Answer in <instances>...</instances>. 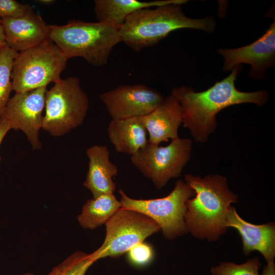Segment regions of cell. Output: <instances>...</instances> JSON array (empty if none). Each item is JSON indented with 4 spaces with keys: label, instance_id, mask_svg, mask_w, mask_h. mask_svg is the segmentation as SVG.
I'll use <instances>...</instances> for the list:
<instances>
[{
    "label": "cell",
    "instance_id": "cell-1",
    "mask_svg": "<svg viewBox=\"0 0 275 275\" xmlns=\"http://www.w3.org/2000/svg\"><path fill=\"white\" fill-rule=\"evenodd\" d=\"M241 69V65L236 66L229 76L202 92H195L191 88L185 86L172 90L171 95L181 106L182 123L190 130L196 142L204 143L207 141L216 128V115L222 109L250 102L261 106L268 101L269 93L267 91L243 92L235 88V81Z\"/></svg>",
    "mask_w": 275,
    "mask_h": 275
},
{
    "label": "cell",
    "instance_id": "cell-2",
    "mask_svg": "<svg viewBox=\"0 0 275 275\" xmlns=\"http://www.w3.org/2000/svg\"><path fill=\"white\" fill-rule=\"evenodd\" d=\"M185 181L195 191V197L186 202L187 232L196 238L218 240L226 231L227 214L238 196L230 190L226 178L219 175L201 178L186 174Z\"/></svg>",
    "mask_w": 275,
    "mask_h": 275
},
{
    "label": "cell",
    "instance_id": "cell-3",
    "mask_svg": "<svg viewBox=\"0 0 275 275\" xmlns=\"http://www.w3.org/2000/svg\"><path fill=\"white\" fill-rule=\"evenodd\" d=\"M181 3H171L155 8H144L127 16L120 26L122 42L135 51L151 47L173 31L195 29L212 33L215 21L211 16L193 19L185 16Z\"/></svg>",
    "mask_w": 275,
    "mask_h": 275
},
{
    "label": "cell",
    "instance_id": "cell-4",
    "mask_svg": "<svg viewBox=\"0 0 275 275\" xmlns=\"http://www.w3.org/2000/svg\"><path fill=\"white\" fill-rule=\"evenodd\" d=\"M49 25V39L68 60L80 57L95 67L105 65L114 47L122 42L120 26L109 23L71 20Z\"/></svg>",
    "mask_w": 275,
    "mask_h": 275
},
{
    "label": "cell",
    "instance_id": "cell-5",
    "mask_svg": "<svg viewBox=\"0 0 275 275\" xmlns=\"http://www.w3.org/2000/svg\"><path fill=\"white\" fill-rule=\"evenodd\" d=\"M68 60L50 39L17 52L11 74L12 90L21 93L56 82Z\"/></svg>",
    "mask_w": 275,
    "mask_h": 275
},
{
    "label": "cell",
    "instance_id": "cell-6",
    "mask_svg": "<svg viewBox=\"0 0 275 275\" xmlns=\"http://www.w3.org/2000/svg\"><path fill=\"white\" fill-rule=\"evenodd\" d=\"M89 108L79 78H60L46 91L42 128L54 136L64 135L83 123Z\"/></svg>",
    "mask_w": 275,
    "mask_h": 275
},
{
    "label": "cell",
    "instance_id": "cell-7",
    "mask_svg": "<svg viewBox=\"0 0 275 275\" xmlns=\"http://www.w3.org/2000/svg\"><path fill=\"white\" fill-rule=\"evenodd\" d=\"M119 193L122 208L138 211L152 218L167 239H173L187 232L185 224L186 202L195 196V191L185 182L177 180L171 193L161 198L135 199L121 189Z\"/></svg>",
    "mask_w": 275,
    "mask_h": 275
},
{
    "label": "cell",
    "instance_id": "cell-8",
    "mask_svg": "<svg viewBox=\"0 0 275 275\" xmlns=\"http://www.w3.org/2000/svg\"><path fill=\"white\" fill-rule=\"evenodd\" d=\"M192 148L189 139L177 138L166 147L149 142L130 156L132 164L160 189L173 178L180 176L189 161Z\"/></svg>",
    "mask_w": 275,
    "mask_h": 275
},
{
    "label": "cell",
    "instance_id": "cell-9",
    "mask_svg": "<svg viewBox=\"0 0 275 275\" xmlns=\"http://www.w3.org/2000/svg\"><path fill=\"white\" fill-rule=\"evenodd\" d=\"M102 244L90 254L95 262L106 257H118L160 230L152 218L138 211L121 208L106 223Z\"/></svg>",
    "mask_w": 275,
    "mask_h": 275
},
{
    "label": "cell",
    "instance_id": "cell-10",
    "mask_svg": "<svg viewBox=\"0 0 275 275\" xmlns=\"http://www.w3.org/2000/svg\"><path fill=\"white\" fill-rule=\"evenodd\" d=\"M99 97L112 119L143 117L164 99L159 92L142 84L120 85Z\"/></svg>",
    "mask_w": 275,
    "mask_h": 275
},
{
    "label": "cell",
    "instance_id": "cell-11",
    "mask_svg": "<svg viewBox=\"0 0 275 275\" xmlns=\"http://www.w3.org/2000/svg\"><path fill=\"white\" fill-rule=\"evenodd\" d=\"M46 91V87H42L15 93L0 116L9 123L11 129L22 131L34 149L42 147L39 133L42 126Z\"/></svg>",
    "mask_w": 275,
    "mask_h": 275
},
{
    "label": "cell",
    "instance_id": "cell-12",
    "mask_svg": "<svg viewBox=\"0 0 275 275\" xmlns=\"http://www.w3.org/2000/svg\"><path fill=\"white\" fill-rule=\"evenodd\" d=\"M218 52L224 59V71L246 63L251 66L250 76L257 79L262 78L266 69L274 65V21L261 37L250 44L237 48L220 49Z\"/></svg>",
    "mask_w": 275,
    "mask_h": 275
},
{
    "label": "cell",
    "instance_id": "cell-13",
    "mask_svg": "<svg viewBox=\"0 0 275 275\" xmlns=\"http://www.w3.org/2000/svg\"><path fill=\"white\" fill-rule=\"evenodd\" d=\"M6 44L18 52L49 39V25L29 7L22 16L2 19Z\"/></svg>",
    "mask_w": 275,
    "mask_h": 275
},
{
    "label": "cell",
    "instance_id": "cell-14",
    "mask_svg": "<svg viewBox=\"0 0 275 275\" xmlns=\"http://www.w3.org/2000/svg\"><path fill=\"white\" fill-rule=\"evenodd\" d=\"M226 226L236 229L242 239L243 253L247 256L257 250L267 262L273 261L275 256V226L269 223L256 225L241 218L235 208L231 207L227 214Z\"/></svg>",
    "mask_w": 275,
    "mask_h": 275
},
{
    "label": "cell",
    "instance_id": "cell-15",
    "mask_svg": "<svg viewBox=\"0 0 275 275\" xmlns=\"http://www.w3.org/2000/svg\"><path fill=\"white\" fill-rule=\"evenodd\" d=\"M142 118L149 134L150 144L159 145L169 139L179 137L178 128L182 123V112L179 102L172 95L164 98L158 107Z\"/></svg>",
    "mask_w": 275,
    "mask_h": 275
},
{
    "label": "cell",
    "instance_id": "cell-16",
    "mask_svg": "<svg viewBox=\"0 0 275 275\" xmlns=\"http://www.w3.org/2000/svg\"><path fill=\"white\" fill-rule=\"evenodd\" d=\"M86 154L89 166L84 186L90 190L93 198L114 194L116 184L113 178L118 174V169L110 160L107 147L93 145L87 149Z\"/></svg>",
    "mask_w": 275,
    "mask_h": 275
},
{
    "label": "cell",
    "instance_id": "cell-17",
    "mask_svg": "<svg viewBox=\"0 0 275 275\" xmlns=\"http://www.w3.org/2000/svg\"><path fill=\"white\" fill-rule=\"evenodd\" d=\"M107 133L117 152L130 156L148 143V132L142 117L112 119Z\"/></svg>",
    "mask_w": 275,
    "mask_h": 275
},
{
    "label": "cell",
    "instance_id": "cell-18",
    "mask_svg": "<svg viewBox=\"0 0 275 275\" xmlns=\"http://www.w3.org/2000/svg\"><path fill=\"white\" fill-rule=\"evenodd\" d=\"M186 2V0H157L149 2L137 0H95L94 12L98 22L121 26L127 16L139 10L171 3L183 4Z\"/></svg>",
    "mask_w": 275,
    "mask_h": 275
},
{
    "label": "cell",
    "instance_id": "cell-19",
    "mask_svg": "<svg viewBox=\"0 0 275 275\" xmlns=\"http://www.w3.org/2000/svg\"><path fill=\"white\" fill-rule=\"evenodd\" d=\"M121 208L114 194L101 195L87 201L77 220L83 228L93 230L105 224Z\"/></svg>",
    "mask_w": 275,
    "mask_h": 275
},
{
    "label": "cell",
    "instance_id": "cell-20",
    "mask_svg": "<svg viewBox=\"0 0 275 275\" xmlns=\"http://www.w3.org/2000/svg\"><path fill=\"white\" fill-rule=\"evenodd\" d=\"M17 52L7 45L0 47V116L10 99L12 90L11 74Z\"/></svg>",
    "mask_w": 275,
    "mask_h": 275
},
{
    "label": "cell",
    "instance_id": "cell-21",
    "mask_svg": "<svg viewBox=\"0 0 275 275\" xmlns=\"http://www.w3.org/2000/svg\"><path fill=\"white\" fill-rule=\"evenodd\" d=\"M94 262L91 254L76 252L54 267L47 275H85Z\"/></svg>",
    "mask_w": 275,
    "mask_h": 275
},
{
    "label": "cell",
    "instance_id": "cell-22",
    "mask_svg": "<svg viewBox=\"0 0 275 275\" xmlns=\"http://www.w3.org/2000/svg\"><path fill=\"white\" fill-rule=\"evenodd\" d=\"M261 265L259 258L255 257L241 264L222 262L212 267L211 273L212 275H260L258 271Z\"/></svg>",
    "mask_w": 275,
    "mask_h": 275
},
{
    "label": "cell",
    "instance_id": "cell-23",
    "mask_svg": "<svg viewBox=\"0 0 275 275\" xmlns=\"http://www.w3.org/2000/svg\"><path fill=\"white\" fill-rule=\"evenodd\" d=\"M127 252L128 260L136 266H143L149 264L153 258L152 248L143 242L135 244Z\"/></svg>",
    "mask_w": 275,
    "mask_h": 275
},
{
    "label": "cell",
    "instance_id": "cell-24",
    "mask_svg": "<svg viewBox=\"0 0 275 275\" xmlns=\"http://www.w3.org/2000/svg\"><path fill=\"white\" fill-rule=\"evenodd\" d=\"M30 7L15 0H0V17L3 19L22 16Z\"/></svg>",
    "mask_w": 275,
    "mask_h": 275
},
{
    "label": "cell",
    "instance_id": "cell-25",
    "mask_svg": "<svg viewBox=\"0 0 275 275\" xmlns=\"http://www.w3.org/2000/svg\"><path fill=\"white\" fill-rule=\"evenodd\" d=\"M10 130L11 129L9 123L6 120L0 118V146L5 136Z\"/></svg>",
    "mask_w": 275,
    "mask_h": 275
},
{
    "label": "cell",
    "instance_id": "cell-26",
    "mask_svg": "<svg viewBox=\"0 0 275 275\" xmlns=\"http://www.w3.org/2000/svg\"><path fill=\"white\" fill-rule=\"evenodd\" d=\"M262 275H275V265L273 261L267 262L264 266Z\"/></svg>",
    "mask_w": 275,
    "mask_h": 275
},
{
    "label": "cell",
    "instance_id": "cell-27",
    "mask_svg": "<svg viewBox=\"0 0 275 275\" xmlns=\"http://www.w3.org/2000/svg\"><path fill=\"white\" fill-rule=\"evenodd\" d=\"M4 29L2 25V19L0 17V47L6 45Z\"/></svg>",
    "mask_w": 275,
    "mask_h": 275
},
{
    "label": "cell",
    "instance_id": "cell-28",
    "mask_svg": "<svg viewBox=\"0 0 275 275\" xmlns=\"http://www.w3.org/2000/svg\"><path fill=\"white\" fill-rule=\"evenodd\" d=\"M37 3L43 4V5H50L54 2L53 0H38L37 1Z\"/></svg>",
    "mask_w": 275,
    "mask_h": 275
},
{
    "label": "cell",
    "instance_id": "cell-29",
    "mask_svg": "<svg viewBox=\"0 0 275 275\" xmlns=\"http://www.w3.org/2000/svg\"><path fill=\"white\" fill-rule=\"evenodd\" d=\"M21 275H35V274H34L33 273H31V272H25V273H23Z\"/></svg>",
    "mask_w": 275,
    "mask_h": 275
}]
</instances>
